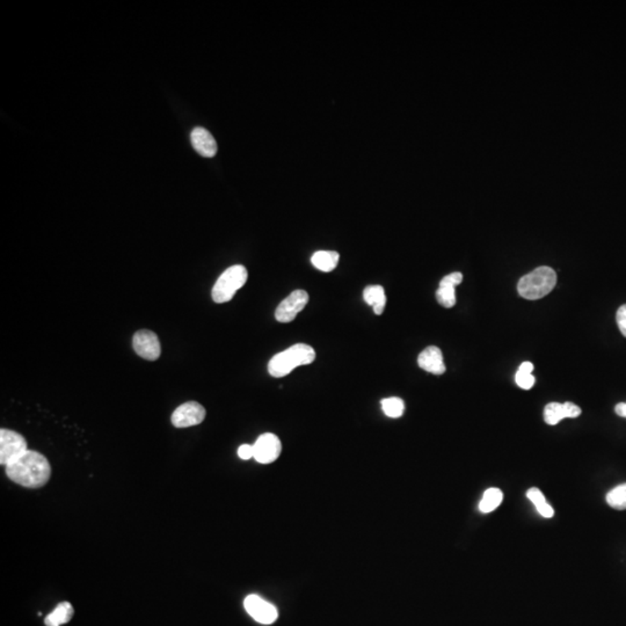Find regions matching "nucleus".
<instances>
[{
    "instance_id": "obj_5",
    "label": "nucleus",
    "mask_w": 626,
    "mask_h": 626,
    "mask_svg": "<svg viewBox=\"0 0 626 626\" xmlns=\"http://www.w3.org/2000/svg\"><path fill=\"white\" fill-rule=\"evenodd\" d=\"M28 450L23 436L10 429L0 430V464L8 466Z\"/></svg>"
},
{
    "instance_id": "obj_7",
    "label": "nucleus",
    "mask_w": 626,
    "mask_h": 626,
    "mask_svg": "<svg viewBox=\"0 0 626 626\" xmlns=\"http://www.w3.org/2000/svg\"><path fill=\"white\" fill-rule=\"evenodd\" d=\"M309 302V295L305 290H295L283 299L275 311V318L278 323H290L295 321L301 311Z\"/></svg>"
},
{
    "instance_id": "obj_18",
    "label": "nucleus",
    "mask_w": 626,
    "mask_h": 626,
    "mask_svg": "<svg viewBox=\"0 0 626 626\" xmlns=\"http://www.w3.org/2000/svg\"><path fill=\"white\" fill-rule=\"evenodd\" d=\"M527 497H529V500L535 504L537 511L543 518H550L553 516V508L547 504L543 493L538 489H535V487L530 489L527 493Z\"/></svg>"
},
{
    "instance_id": "obj_2",
    "label": "nucleus",
    "mask_w": 626,
    "mask_h": 626,
    "mask_svg": "<svg viewBox=\"0 0 626 626\" xmlns=\"http://www.w3.org/2000/svg\"><path fill=\"white\" fill-rule=\"evenodd\" d=\"M314 359L316 352L311 345L297 343L272 357L268 363V372L273 377H285L296 368L312 363Z\"/></svg>"
},
{
    "instance_id": "obj_6",
    "label": "nucleus",
    "mask_w": 626,
    "mask_h": 626,
    "mask_svg": "<svg viewBox=\"0 0 626 626\" xmlns=\"http://www.w3.org/2000/svg\"><path fill=\"white\" fill-rule=\"evenodd\" d=\"M205 407L196 401H188L182 404L174 410L171 417L173 426L177 428H188L198 426L205 419Z\"/></svg>"
},
{
    "instance_id": "obj_15",
    "label": "nucleus",
    "mask_w": 626,
    "mask_h": 626,
    "mask_svg": "<svg viewBox=\"0 0 626 626\" xmlns=\"http://www.w3.org/2000/svg\"><path fill=\"white\" fill-rule=\"evenodd\" d=\"M73 614H75V610H73V605L68 602H61L55 608L54 611L46 617L44 624L47 626L63 625L73 619Z\"/></svg>"
},
{
    "instance_id": "obj_16",
    "label": "nucleus",
    "mask_w": 626,
    "mask_h": 626,
    "mask_svg": "<svg viewBox=\"0 0 626 626\" xmlns=\"http://www.w3.org/2000/svg\"><path fill=\"white\" fill-rule=\"evenodd\" d=\"M339 259H340V256H339L338 252H334V251H319V252H316L313 254L312 258H311V263L317 269L325 272V273H330L338 266Z\"/></svg>"
},
{
    "instance_id": "obj_20",
    "label": "nucleus",
    "mask_w": 626,
    "mask_h": 626,
    "mask_svg": "<svg viewBox=\"0 0 626 626\" xmlns=\"http://www.w3.org/2000/svg\"><path fill=\"white\" fill-rule=\"evenodd\" d=\"M607 502L610 507L617 511L626 509V484L617 486L607 494Z\"/></svg>"
},
{
    "instance_id": "obj_14",
    "label": "nucleus",
    "mask_w": 626,
    "mask_h": 626,
    "mask_svg": "<svg viewBox=\"0 0 626 626\" xmlns=\"http://www.w3.org/2000/svg\"><path fill=\"white\" fill-rule=\"evenodd\" d=\"M363 298L368 305L372 306L374 314L381 316L386 306V295L381 285H369L364 289Z\"/></svg>"
},
{
    "instance_id": "obj_4",
    "label": "nucleus",
    "mask_w": 626,
    "mask_h": 626,
    "mask_svg": "<svg viewBox=\"0 0 626 626\" xmlns=\"http://www.w3.org/2000/svg\"><path fill=\"white\" fill-rule=\"evenodd\" d=\"M247 278H249V273L245 267L241 266V265H234V266L227 268L218 277V280L214 285L213 292H211L214 302L218 303V304L230 302L236 295V292L244 287Z\"/></svg>"
},
{
    "instance_id": "obj_11",
    "label": "nucleus",
    "mask_w": 626,
    "mask_h": 626,
    "mask_svg": "<svg viewBox=\"0 0 626 626\" xmlns=\"http://www.w3.org/2000/svg\"><path fill=\"white\" fill-rule=\"evenodd\" d=\"M581 414L579 406L573 403H550L544 408V420L547 425L554 426L566 417H578Z\"/></svg>"
},
{
    "instance_id": "obj_19",
    "label": "nucleus",
    "mask_w": 626,
    "mask_h": 626,
    "mask_svg": "<svg viewBox=\"0 0 626 626\" xmlns=\"http://www.w3.org/2000/svg\"><path fill=\"white\" fill-rule=\"evenodd\" d=\"M381 410L386 413V417H392V419L401 417L405 410V403L398 397L386 398V399L381 400Z\"/></svg>"
},
{
    "instance_id": "obj_26",
    "label": "nucleus",
    "mask_w": 626,
    "mask_h": 626,
    "mask_svg": "<svg viewBox=\"0 0 626 626\" xmlns=\"http://www.w3.org/2000/svg\"><path fill=\"white\" fill-rule=\"evenodd\" d=\"M533 370V364L531 362H523V363L518 368V371L521 372H526V374H531Z\"/></svg>"
},
{
    "instance_id": "obj_25",
    "label": "nucleus",
    "mask_w": 626,
    "mask_h": 626,
    "mask_svg": "<svg viewBox=\"0 0 626 626\" xmlns=\"http://www.w3.org/2000/svg\"><path fill=\"white\" fill-rule=\"evenodd\" d=\"M238 456L241 459H244V461L254 458V446H251V444H243L238 449Z\"/></svg>"
},
{
    "instance_id": "obj_9",
    "label": "nucleus",
    "mask_w": 626,
    "mask_h": 626,
    "mask_svg": "<svg viewBox=\"0 0 626 626\" xmlns=\"http://www.w3.org/2000/svg\"><path fill=\"white\" fill-rule=\"evenodd\" d=\"M254 446V459L260 464H270L280 457L282 444L280 439L274 434L266 433L259 436Z\"/></svg>"
},
{
    "instance_id": "obj_22",
    "label": "nucleus",
    "mask_w": 626,
    "mask_h": 626,
    "mask_svg": "<svg viewBox=\"0 0 626 626\" xmlns=\"http://www.w3.org/2000/svg\"><path fill=\"white\" fill-rule=\"evenodd\" d=\"M515 381H516V384L523 390H530L535 384V377L533 374H526L521 371H518Z\"/></svg>"
},
{
    "instance_id": "obj_10",
    "label": "nucleus",
    "mask_w": 626,
    "mask_h": 626,
    "mask_svg": "<svg viewBox=\"0 0 626 626\" xmlns=\"http://www.w3.org/2000/svg\"><path fill=\"white\" fill-rule=\"evenodd\" d=\"M244 607L247 614L260 624L269 625L276 622L278 617L276 607L270 605L269 602L265 601L258 595H249L244 601Z\"/></svg>"
},
{
    "instance_id": "obj_24",
    "label": "nucleus",
    "mask_w": 626,
    "mask_h": 626,
    "mask_svg": "<svg viewBox=\"0 0 626 626\" xmlns=\"http://www.w3.org/2000/svg\"><path fill=\"white\" fill-rule=\"evenodd\" d=\"M616 321H617L619 331L622 332V334L626 338V304L619 307L617 316H616Z\"/></svg>"
},
{
    "instance_id": "obj_27",
    "label": "nucleus",
    "mask_w": 626,
    "mask_h": 626,
    "mask_svg": "<svg viewBox=\"0 0 626 626\" xmlns=\"http://www.w3.org/2000/svg\"><path fill=\"white\" fill-rule=\"evenodd\" d=\"M616 413L619 417H626V403H620L616 406Z\"/></svg>"
},
{
    "instance_id": "obj_23",
    "label": "nucleus",
    "mask_w": 626,
    "mask_h": 626,
    "mask_svg": "<svg viewBox=\"0 0 626 626\" xmlns=\"http://www.w3.org/2000/svg\"><path fill=\"white\" fill-rule=\"evenodd\" d=\"M463 281V275L462 273H451L443 277L439 282V287H449V288H456L457 285H461Z\"/></svg>"
},
{
    "instance_id": "obj_17",
    "label": "nucleus",
    "mask_w": 626,
    "mask_h": 626,
    "mask_svg": "<svg viewBox=\"0 0 626 626\" xmlns=\"http://www.w3.org/2000/svg\"><path fill=\"white\" fill-rule=\"evenodd\" d=\"M504 494L499 489H489L482 495V501L479 504V509L482 513H491L495 511L502 504Z\"/></svg>"
},
{
    "instance_id": "obj_3",
    "label": "nucleus",
    "mask_w": 626,
    "mask_h": 626,
    "mask_svg": "<svg viewBox=\"0 0 626 626\" xmlns=\"http://www.w3.org/2000/svg\"><path fill=\"white\" fill-rule=\"evenodd\" d=\"M557 285V274L547 266L538 267L518 281V294L523 298L536 301L549 295Z\"/></svg>"
},
{
    "instance_id": "obj_21",
    "label": "nucleus",
    "mask_w": 626,
    "mask_h": 626,
    "mask_svg": "<svg viewBox=\"0 0 626 626\" xmlns=\"http://www.w3.org/2000/svg\"><path fill=\"white\" fill-rule=\"evenodd\" d=\"M436 299L439 303V305H442L443 307H446V309L453 307L456 304V292H455V288L439 287L437 289V292H436Z\"/></svg>"
},
{
    "instance_id": "obj_1",
    "label": "nucleus",
    "mask_w": 626,
    "mask_h": 626,
    "mask_svg": "<svg viewBox=\"0 0 626 626\" xmlns=\"http://www.w3.org/2000/svg\"><path fill=\"white\" fill-rule=\"evenodd\" d=\"M6 468V475L12 482L27 489L44 487L51 477L50 463L44 455L27 450L21 457Z\"/></svg>"
},
{
    "instance_id": "obj_12",
    "label": "nucleus",
    "mask_w": 626,
    "mask_h": 626,
    "mask_svg": "<svg viewBox=\"0 0 626 626\" xmlns=\"http://www.w3.org/2000/svg\"><path fill=\"white\" fill-rule=\"evenodd\" d=\"M417 364L422 370L437 376L444 374L446 370V364L443 362L442 352L435 345H430L422 350L417 357Z\"/></svg>"
},
{
    "instance_id": "obj_8",
    "label": "nucleus",
    "mask_w": 626,
    "mask_h": 626,
    "mask_svg": "<svg viewBox=\"0 0 626 626\" xmlns=\"http://www.w3.org/2000/svg\"><path fill=\"white\" fill-rule=\"evenodd\" d=\"M133 350L145 360H158L162 354V345L155 333L149 330L136 332L133 339Z\"/></svg>"
},
{
    "instance_id": "obj_13",
    "label": "nucleus",
    "mask_w": 626,
    "mask_h": 626,
    "mask_svg": "<svg viewBox=\"0 0 626 626\" xmlns=\"http://www.w3.org/2000/svg\"><path fill=\"white\" fill-rule=\"evenodd\" d=\"M195 151L205 158H213L217 153V143L213 135L205 128H195L191 135Z\"/></svg>"
}]
</instances>
